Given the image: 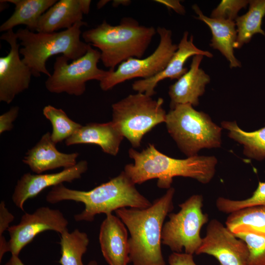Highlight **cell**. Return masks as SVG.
Returning a JSON list of instances; mask_svg holds the SVG:
<instances>
[{
    "label": "cell",
    "mask_w": 265,
    "mask_h": 265,
    "mask_svg": "<svg viewBox=\"0 0 265 265\" xmlns=\"http://www.w3.org/2000/svg\"><path fill=\"white\" fill-rule=\"evenodd\" d=\"M134 162L127 164L124 171L134 184L157 179L160 188L171 187L174 177L181 176L197 180L203 184L210 183L215 173L217 159L214 156H198L178 159L162 154L149 144L141 152L129 150Z\"/></svg>",
    "instance_id": "6da1fadb"
},
{
    "label": "cell",
    "mask_w": 265,
    "mask_h": 265,
    "mask_svg": "<svg viewBox=\"0 0 265 265\" xmlns=\"http://www.w3.org/2000/svg\"><path fill=\"white\" fill-rule=\"evenodd\" d=\"M174 188L145 209L123 208L115 211L130 234V262L133 265H166L161 244L164 221L174 209Z\"/></svg>",
    "instance_id": "7a4b0ae2"
},
{
    "label": "cell",
    "mask_w": 265,
    "mask_h": 265,
    "mask_svg": "<svg viewBox=\"0 0 265 265\" xmlns=\"http://www.w3.org/2000/svg\"><path fill=\"white\" fill-rule=\"evenodd\" d=\"M52 204L65 200L84 204V209L74 215L76 221H92L95 215H106L123 208L145 209L152 203L136 188L125 172L89 191L72 189L63 184L52 187L46 197Z\"/></svg>",
    "instance_id": "3957f363"
},
{
    "label": "cell",
    "mask_w": 265,
    "mask_h": 265,
    "mask_svg": "<svg viewBox=\"0 0 265 265\" xmlns=\"http://www.w3.org/2000/svg\"><path fill=\"white\" fill-rule=\"evenodd\" d=\"M156 33L153 26L140 25L133 18L124 17L115 26L104 20L83 32L82 37L85 43L99 49L104 65L114 70L129 58L142 57Z\"/></svg>",
    "instance_id": "277c9868"
},
{
    "label": "cell",
    "mask_w": 265,
    "mask_h": 265,
    "mask_svg": "<svg viewBox=\"0 0 265 265\" xmlns=\"http://www.w3.org/2000/svg\"><path fill=\"white\" fill-rule=\"evenodd\" d=\"M87 25L82 21L69 29L52 33H35L27 28L17 30L16 35L23 47L20 49L22 61L29 68L32 76L39 77L42 73L50 77L46 62L53 55L61 53L74 60L84 55L89 44L82 41L80 36L81 27Z\"/></svg>",
    "instance_id": "5b68a950"
},
{
    "label": "cell",
    "mask_w": 265,
    "mask_h": 265,
    "mask_svg": "<svg viewBox=\"0 0 265 265\" xmlns=\"http://www.w3.org/2000/svg\"><path fill=\"white\" fill-rule=\"evenodd\" d=\"M165 123L179 149L187 157L197 155L202 149L221 147L222 128L191 105L176 106L167 113Z\"/></svg>",
    "instance_id": "8992f818"
},
{
    "label": "cell",
    "mask_w": 265,
    "mask_h": 265,
    "mask_svg": "<svg viewBox=\"0 0 265 265\" xmlns=\"http://www.w3.org/2000/svg\"><path fill=\"white\" fill-rule=\"evenodd\" d=\"M163 99H153L145 93L130 94L112 105L111 121L134 148L141 145L144 135L165 122Z\"/></svg>",
    "instance_id": "52a82bcc"
},
{
    "label": "cell",
    "mask_w": 265,
    "mask_h": 265,
    "mask_svg": "<svg viewBox=\"0 0 265 265\" xmlns=\"http://www.w3.org/2000/svg\"><path fill=\"white\" fill-rule=\"evenodd\" d=\"M203 197L200 194L191 196L179 205L180 211L169 213V220L164 223L161 243L168 246L173 252L193 255L200 246L202 227L209 220L202 211Z\"/></svg>",
    "instance_id": "ba28073f"
},
{
    "label": "cell",
    "mask_w": 265,
    "mask_h": 265,
    "mask_svg": "<svg viewBox=\"0 0 265 265\" xmlns=\"http://www.w3.org/2000/svg\"><path fill=\"white\" fill-rule=\"evenodd\" d=\"M69 60L63 55L55 58L53 73L45 81V87L51 93L80 96L85 91L86 82L101 81L108 72L98 67L101 53L89 44L84 55L70 63Z\"/></svg>",
    "instance_id": "9c48e42d"
},
{
    "label": "cell",
    "mask_w": 265,
    "mask_h": 265,
    "mask_svg": "<svg viewBox=\"0 0 265 265\" xmlns=\"http://www.w3.org/2000/svg\"><path fill=\"white\" fill-rule=\"evenodd\" d=\"M160 40L155 51L144 58H131L122 62L114 70H109L101 81L102 90L107 91L119 83L136 78L149 79L163 71L178 49L172 41L171 30L159 26Z\"/></svg>",
    "instance_id": "30bf717a"
},
{
    "label": "cell",
    "mask_w": 265,
    "mask_h": 265,
    "mask_svg": "<svg viewBox=\"0 0 265 265\" xmlns=\"http://www.w3.org/2000/svg\"><path fill=\"white\" fill-rule=\"evenodd\" d=\"M68 221L62 212L57 209L41 207L33 213H25L20 222L10 226L7 231L8 252L18 256L22 249L39 233L52 230L60 234L67 230Z\"/></svg>",
    "instance_id": "8fae6325"
},
{
    "label": "cell",
    "mask_w": 265,
    "mask_h": 265,
    "mask_svg": "<svg viewBox=\"0 0 265 265\" xmlns=\"http://www.w3.org/2000/svg\"><path fill=\"white\" fill-rule=\"evenodd\" d=\"M214 257L220 265H246L249 255L245 242L216 219L208 223L205 236L195 254Z\"/></svg>",
    "instance_id": "7c38bea8"
},
{
    "label": "cell",
    "mask_w": 265,
    "mask_h": 265,
    "mask_svg": "<svg viewBox=\"0 0 265 265\" xmlns=\"http://www.w3.org/2000/svg\"><path fill=\"white\" fill-rule=\"evenodd\" d=\"M0 38L10 46L8 53L0 57V101L9 104L29 87L32 75L20 58V44L13 29L2 34Z\"/></svg>",
    "instance_id": "4fadbf2b"
},
{
    "label": "cell",
    "mask_w": 265,
    "mask_h": 265,
    "mask_svg": "<svg viewBox=\"0 0 265 265\" xmlns=\"http://www.w3.org/2000/svg\"><path fill=\"white\" fill-rule=\"evenodd\" d=\"M88 169L87 161L82 160L75 166L52 174H24L17 181L12 199L17 207L24 211L25 202L36 196L44 189L64 182L72 183L79 179Z\"/></svg>",
    "instance_id": "5bb4252c"
},
{
    "label": "cell",
    "mask_w": 265,
    "mask_h": 265,
    "mask_svg": "<svg viewBox=\"0 0 265 265\" xmlns=\"http://www.w3.org/2000/svg\"><path fill=\"white\" fill-rule=\"evenodd\" d=\"M196 55L209 58L213 56L211 52L197 48L193 43V36L188 39V32L186 31L178 45L177 50L165 69L152 78L135 81L132 84V89L152 97L156 94L155 88L159 81L168 78L178 80L185 74L188 70L184 67L186 62L189 57Z\"/></svg>",
    "instance_id": "9a60e30c"
},
{
    "label": "cell",
    "mask_w": 265,
    "mask_h": 265,
    "mask_svg": "<svg viewBox=\"0 0 265 265\" xmlns=\"http://www.w3.org/2000/svg\"><path fill=\"white\" fill-rule=\"evenodd\" d=\"M99 239L103 255L109 265H127L130 262L127 229L118 216L106 215L100 227Z\"/></svg>",
    "instance_id": "2e32d148"
},
{
    "label": "cell",
    "mask_w": 265,
    "mask_h": 265,
    "mask_svg": "<svg viewBox=\"0 0 265 265\" xmlns=\"http://www.w3.org/2000/svg\"><path fill=\"white\" fill-rule=\"evenodd\" d=\"M204 56H193L189 69L169 86L171 109L181 104H189L193 106L199 105V98L204 94L206 86L211 80L209 75L200 67Z\"/></svg>",
    "instance_id": "e0dca14e"
},
{
    "label": "cell",
    "mask_w": 265,
    "mask_h": 265,
    "mask_svg": "<svg viewBox=\"0 0 265 265\" xmlns=\"http://www.w3.org/2000/svg\"><path fill=\"white\" fill-rule=\"evenodd\" d=\"M55 145L52 139L51 133L47 132L28 150L22 161L36 174L60 167L68 168L77 164L79 153L60 152Z\"/></svg>",
    "instance_id": "ac0fdd59"
},
{
    "label": "cell",
    "mask_w": 265,
    "mask_h": 265,
    "mask_svg": "<svg viewBox=\"0 0 265 265\" xmlns=\"http://www.w3.org/2000/svg\"><path fill=\"white\" fill-rule=\"evenodd\" d=\"M91 2L90 0L57 1L40 17L36 31L52 33L72 27L82 21L83 14L89 13Z\"/></svg>",
    "instance_id": "d6986e66"
},
{
    "label": "cell",
    "mask_w": 265,
    "mask_h": 265,
    "mask_svg": "<svg viewBox=\"0 0 265 265\" xmlns=\"http://www.w3.org/2000/svg\"><path fill=\"white\" fill-rule=\"evenodd\" d=\"M124 137L111 121L105 123H91L82 126L65 140V144H95L99 146L104 152L115 156Z\"/></svg>",
    "instance_id": "ffe728a7"
},
{
    "label": "cell",
    "mask_w": 265,
    "mask_h": 265,
    "mask_svg": "<svg viewBox=\"0 0 265 265\" xmlns=\"http://www.w3.org/2000/svg\"><path fill=\"white\" fill-rule=\"evenodd\" d=\"M192 7L198 15L196 18L205 23L210 28L212 35L210 46L221 53L229 61L231 68L240 67L241 63L235 57L234 53L237 38L235 21L207 17L197 4Z\"/></svg>",
    "instance_id": "44dd1931"
},
{
    "label": "cell",
    "mask_w": 265,
    "mask_h": 265,
    "mask_svg": "<svg viewBox=\"0 0 265 265\" xmlns=\"http://www.w3.org/2000/svg\"><path fill=\"white\" fill-rule=\"evenodd\" d=\"M15 5L12 15L0 26V31H7L17 26L24 25L29 30H36L40 17L56 0H7Z\"/></svg>",
    "instance_id": "7402d4cb"
},
{
    "label": "cell",
    "mask_w": 265,
    "mask_h": 265,
    "mask_svg": "<svg viewBox=\"0 0 265 265\" xmlns=\"http://www.w3.org/2000/svg\"><path fill=\"white\" fill-rule=\"evenodd\" d=\"M225 226L235 235L265 236V206L249 207L234 212L227 217Z\"/></svg>",
    "instance_id": "603a6c76"
},
{
    "label": "cell",
    "mask_w": 265,
    "mask_h": 265,
    "mask_svg": "<svg viewBox=\"0 0 265 265\" xmlns=\"http://www.w3.org/2000/svg\"><path fill=\"white\" fill-rule=\"evenodd\" d=\"M221 127L228 131L229 137L243 146V153L248 158L262 160L265 159V126L253 132H246L236 121H223Z\"/></svg>",
    "instance_id": "cb8c5ba5"
},
{
    "label": "cell",
    "mask_w": 265,
    "mask_h": 265,
    "mask_svg": "<svg viewBox=\"0 0 265 265\" xmlns=\"http://www.w3.org/2000/svg\"><path fill=\"white\" fill-rule=\"evenodd\" d=\"M249 9L244 14L235 20L237 30V38L235 49H240L248 43L254 35L265 36L262 24L265 16V0H249Z\"/></svg>",
    "instance_id": "d4e9b609"
},
{
    "label": "cell",
    "mask_w": 265,
    "mask_h": 265,
    "mask_svg": "<svg viewBox=\"0 0 265 265\" xmlns=\"http://www.w3.org/2000/svg\"><path fill=\"white\" fill-rule=\"evenodd\" d=\"M60 235V265H84L82 257L89 243L87 234L76 229L71 233L67 230Z\"/></svg>",
    "instance_id": "484cf974"
},
{
    "label": "cell",
    "mask_w": 265,
    "mask_h": 265,
    "mask_svg": "<svg viewBox=\"0 0 265 265\" xmlns=\"http://www.w3.org/2000/svg\"><path fill=\"white\" fill-rule=\"evenodd\" d=\"M43 113L52 124L51 138L56 144L66 140L82 126L71 119L61 108H56L52 105L45 106Z\"/></svg>",
    "instance_id": "4316f807"
},
{
    "label": "cell",
    "mask_w": 265,
    "mask_h": 265,
    "mask_svg": "<svg viewBox=\"0 0 265 265\" xmlns=\"http://www.w3.org/2000/svg\"><path fill=\"white\" fill-rule=\"evenodd\" d=\"M215 205L220 212L229 214L249 207L265 206V182H259L257 188L248 198L233 200L219 197L216 200Z\"/></svg>",
    "instance_id": "83f0119b"
},
{
    "label": "cell",
    "mask_w": 265,
    "mask_h": 265,
    "mask_svg": "<svg viewBox=\"0 0 265 265\" xmlns=\"http://www.w3.org/2000/svg\"><path fill=\"white\" fill-rule=\"evenodd\" d=\"M235 235L244 241L248 247L246 265H265V236L246 233Z\"/></svg>",
    "instance_id": "f1b7e54d"
},
{
    "label": "cell",
    "mask_w": 265,
    "mask_h": 265,
    "mask_svg": "<svg viewBox=\"0 0 265 265\" xmlns=\"http://www.w3.org/2000/svg\"><path fill=\"white\" fill-rule=\"evenodd\" d=\"M248 4L246 0H222L212 11L210 17L235 21L239 11Z\"/></svg>",
    "instance_id": "f546056e"
},
{
    "label": "cell",
    "mask_w": 265,
    "mask_h": 265,
    "mask_svg": "<svg viewBox=\"0 0 265 265\" xmlns=\"http://www.w3.org/2000/svg\"><path fill=\"white\" fill-rule=\"evenodd\" d=\"M14 215L9 212L5 203L1 201L0 203V248L4 249L7 245L3 234L10 227V223L14 220Z\"/></svg>",
    "instance_id": "4dcf8cb0"
},
{
    "label": "cell",
    "mask_w": 265,
    "mask_h": 265,
    "mask_svg": "<svg viewBox=\"0 0 265 265\" xmlns=\"http://www.w3.org/2000/svg\"><path fill=\"white\" fill-rule=\"evenodd\" d=\"M19 107L14 106L0 116V133L11 131L13 128V122L18 117Z\"/></svg>",
    "instance_id": "1f68e13d"
},
{
    "label": "cell",
    "mask_w": 265,
    "mask_h": 265,
    "mask_svg": "<svg viewBox=\"0 0 265 265\" xmlns=\"http://www.w3.org/2000/svg\"><path fill=\"white\" fill-rule=\"evenodd\" d=\"M169 265H197L193 255L186 253L173 252L168 257Z\"/></svg>",
    "instance_id": "d6a6232c"
},
{
    "label": "cell",
    "mask_w": 265,
    "mask_h": 265,
    "mask_svg": "<svg viewBox=\"0 0 265 265\" xmlns=\"http://www.w3.org/2000/svg\"><path fill=\"white\" fill-rule=\"evenodd\" d=\"M156 1L165 5L169 8L172 9L179 14L185 13V7L179 0H158Z\"/></svg>",
    "instance_id": "836d02e7"
},
{
    "label": "cell",
    "mask_w": 265,
    "mask_h": 265,
    "mask_svg": "<svg viewBox=\"0 0 265 265\" xmlns=\"http://www.w3.org/2000/svg\"><path fill=\"white\" fill-rule=\"evenodd\" d=\"M4 265H24L18 256L12 255L9 260Z\"/></svg>",
    "instance_id": "e575fe53"
},
{
    "label": "cell",
    "mask_w": 265,
    "mask_h": 265,
    "mask_svg": "<svg viewBox=\"0 0 265 265\" xmlns=\"http://www.w3.org/2000/svg\"><path fill=\"white\" fill-rule=\"evenodd\" d=\"M130 2V0H113L112 2V6L114 7H116L121 4L124 5H127Z\"/></svg>",
    "instance_id": "d590c367"
},
{
    "label": "cell",
    "mask_w": 265,
    "mask_h": 265,
    "mask_svg": "<svg viewBox=\"0 0 265 265\" xmlns=\"http://www.w3.org/2000/svg\"><path fill=\"white\" fill-rule=\"evenodd\" d=\"M108 1L109 0H104L99 1L98 3H97V5L98 8V9L101 8L104 6H105L106 4Z\"/></svg>",
    "instance_id": "8d00e7d4"
},
{
    "label": "cell",
    "mask_w": 265,
    "mask_h": 265,
    "mask_svg": "<svg viewBox=\"0 0 265 265\" xmlns=\"http://www.w3.org/2000/svg\"><path fill=\"white\" fill-rule=\"evenodd\" d=\"M0 11L4 10L6 8L5 6H8V5L7 4V2L6 0H0Z\"/></svg>",
    "instance_id": "74e56055"
},
{
    "label": "cell",
    "mask_w": 265,
    "mask_h": 265,
    "mask_svg": "<svg viewBox=\"0 0 265 265\" xmlns=\"http://www.w3.org/2000/svg\"><path fill=\"white\" fill-rule=\"evenodd\" d=\"M87 265H98V264L95 261H91L87 264Z\"/></svg>",
    "instance_id": "f35d334b"
}]
</instances>
